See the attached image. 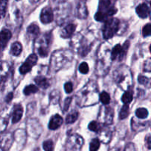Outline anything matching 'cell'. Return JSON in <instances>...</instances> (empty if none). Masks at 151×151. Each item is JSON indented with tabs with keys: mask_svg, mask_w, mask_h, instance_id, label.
Listing matches in <instances>:
<instances>
[{
	"mask_svg": "<svg viewBox=\"0 0 151 151\" xmlns=\"http://www.w3.org/2000/svg\"><path fill=\"white\" fill-rule=\"evenodd\" d=\"M98 102V87L95 81L87 83L78 92V103L80 106H89Z\"/></svg>",
	"mask_w": 151,
	"mask_h": 151,
	"instance_id": "6da1fadb",
	"label": "cell"
},
{
	"mask_svg": "<svg viewBox=\"0 0 151 151\" xmlns=\"http://www.w3.org/2000/svg\"><path fill=\"white\" fill-rule=\"evenodd\" d=\"M111 51L106 44H103L100 47L97 52V60L96 64V74L99 77H103L107 75L111 63Z\"/></svg>",
	"mask_w": 151,
	"mask_h": 151,
	"instance_id": "7a4b0ae2",
	"label": "cell"
},
{
	"mask_svg": "<svg viewBox=\"0 0 151 151\" xmlns=\"http://www.w3.org/2000/svg\"><path fill=\"white\" fill-rule=\"evenodd\" d=\"M73 58V54L69 50H56L52 53L50 63V72H58L67 63L70 62Z\"/></svg>",
	"mask_w": 151,
	"mask_h": 151,
	"instance_id": "3957f363",
	"label": "cell"
},
{
	"mask_svg": "<svg viewBox=\"0 0 151 151\" xmlns=\"http://www.w3.org/2000/svg\"><path fill=\"white\" fill-rule=\"evenodd\" d=\"M113 79L116 85L124 91L131 88L133 77L131 71L128 66L122 65L114 72Z\"/></svg>",
	"mask_w": 151,
	"mask_h": 151,
	"instance_id": "277c9868",
	"label": "cell"
},
{
	"mask_svg": "<svg viewBox=\"0 0 151 151\" xmlns=\"http://www.w3.org/2000/svg\"><path fill=\"white\" fill-rule=\"evenodd\" d=\"M117 0H100L98 11L96 13L94 19L97 22H106L111 16L117 12L115 7Z\"/></svg>",
	"mask_w": 151,
	"mask_h": 151,
	"instance_id": "5b68a950",
	"label": "cell"
},
{
	"mask_svg": "<svg viewBox=\"0 0 151 151\" xmlns=\"http://www.w3.org/2000/svg\"><path fill=\"white\" fill-rule=\"evenodd\" d=\"M51 44V35L44 34L42 36H38L35 39V49L41 57L45 58L48 55L50 46Z\"/></svg>",
	"mask_w": 151,
	"mask_h": 151,
	"instance_id": "8992f818",
	"label": "cell"
},
{
	"mask_svg": "<svg viewBox=\"0 0 151 151\" xmlns=\"http://www.w3.org/2000/svg\"><path fill=\"white\" fill-rule=\"evenodd\" d=\"M120 22L116 18H110L105 22L103 27V38L106 40L111 38L119 29Z\"/></svg>",
	"mask_w": 151,
	"mask_h": 151,
	"instance_id": "52a82bcc",
	"label": "cell"
},
{
	"mask_svg": "<svg viewBox=\"0 0 151 151\" xmlns=\"http://www.w3.org/2000/svg\"><path fill=\"white\" fill-rule=\"evenodd\" d=\"M84 144V140L79 134L69 136L66 143V151H79Z\"/></svg>",
	"mask_w": 151,
	"mask_h": 151,
	"instance_id": "ba28073f",
	"label": "cell"
},
{
	"mask_svg": "<svg viewBox=\"0 0 151 151\" xmlns=\"http://www.w3.org/2000/svg\"><path fill=\"white\" fill-rule=\"evenodd\" d=\"M114 112L112 108L107 106H103L98 114V120L105 125H111L113 122Z\"/></svg>",
	"mask_w": 151,
	"mask_h": 151,
	"instance_id": "9c48e42d",
	"label": "cell"
},
{
	"mask_svg": "<svg viewBox=\"0 0 151 151\" xmlns=\"http://www.w3.org/2000/svg\"><path fill=\"white\" fill-rule=\"evenodd\" d=\"M130 47V41H126L123 45L116 44L111 50V58L112 60H122L125 57L128 52V48Z\"/></svg>",
	"mask_w": 151,
	"mask_h": 151,
	"instance_id": "30bf717a",
	"label": "cell"
},
{
	"mask_svg": "<svg viewBox=\"0 0 151 151\" xmlns=\"http://www.w3.org/2000/svg\"><path fill=\"white\" fill-rule=\"evenodd\" d=\"M37 61H38V57L35 53L31 54L30 55L28 56L27 58L24 61V63L20 66L19 68V72L22 75H25V74L28 73L30 72L32 68L36 64Z\"/></svg>",
	"mask_w": 151,
	"mask_h": 151,
	"instance_id": "8fae6325",
	"label": "cell"
},
{
	"mask_svg": "<svg viewBox=\"0 0 151 151\" xmlns=\"http://www.w3.org/2000/svg\"><path fill=\"white\" fill-rule=\"evenodd\" d=\"M54 19V14L51 7H45L42 9L40 14V20L43 24H50Z\"/></svg>",
	"mask_w": 151,
	"mask_h": 151,
	"instance_id": "7c38bea8",
	"label": "cell"
},
{
	"mask_svg": "<svg viewBox=\"0 0 151 151\" xmlns=\"http://www.w3.org/2000/svg\"><path fill=\"white\" fill-rule=\"evenodd\" d=\"M13 137L10 133L1 134V150L8 151L12 146Z\"/></svg>",
	"mask_w": 151,
	"mask_h": 151,
	"instance_id": "4fadbf2b",
	"label": "cell"
},
{
	"mask_svg": "<svg viewBox=\"0 0 151 151\" xmlns=\"http://www.w3.org/2000/svg\"><path fill=\"white\" fill-rule=\"evenodd\" d=\"M76 25L75 24L69 23L65 25L60 30V36L63 38H69L73 35L75 31Z\"/></svg>",
	"mask_w": 151,
	"mask_h": 151,
	"instance_id": "5bb4252c",
	"label": "cell"
},
{
	"mask_svg": "<svg viewBox=\"0 0 151 151\" xmlns=\"http://www.w3.org/2000/svg\"><path fill=\"white\" fill-rule=\"evenodd\" d=\"M63 122V118L59 114H55L51 117L49 123V128L52 131H55L60 128Z\"/></svg>",
	"mask_w": 151,
	"mask_h": 151,
	"instance_id": "9a60e30c",
	"label": "cell"
},
{
	"mask_svg": "<svg viewBox=\"0 0 151 151\" xmlns=\"http://www.w3.org/2000/svg\"><path fill=\"white\" fill-rule=\"evenodd\" d=\"M23 115V109L20 104L16 105L13 107V112H12V122L13 124L17 123L21 120Z\"/></svg>",
	"mask_w": 151,
	"mask_h": 151,
	"instance_id": "2e32d148",
	"label": "cell"
},
{
	"mask_svg": "<svg viewBox=\"0 0 151 151\" xmlns=\"http://www.w3.org/2000/svg\"><path fill=\"white\" fill-rule=\"evenodd\" d=\"M11 37L12 33L8 29L3 28L1 29V33H0V38H1V47L2 50H4L5 48V47L7 46V43L9 42Z\"/></svg>",
	"mask_w": 151,
	"mask_h": 151,
	"instance_id": "e0dca14e",
	"label": "cell"
},
{
	"mask_svg": "<svg viewBox=\"0 0 151 151\" xmlns=\"http://www.w3.org/2000/svg\"><path fill=\"white\" fill-rule=\"evenodd\" d=\"M112 137V132L109 128H105L101 130L100 132V141L104 144H108L110 142Z\"/></svg>",
	"mask_w": 151,
	"mask_h": 151,
	"instance_id": "ac0fdd59",
	"label": "cell"
},
{
	"mask_svg": "<svg viewBox=\"0 0 151 151\" xmlns=\"http://www.w3.org/2000/svg\"><path fill=\"white\" fill-rule=\"evenodd\" d=\"M136 12H137V15L142 19H146L149 16V13H150L149 7H147L145 3L139 4L136 8Z\"/></svg>",
	"mask_w": 151,
	"mask_h": 151,
	"instance_id": "d6986e66",
	"label": "cell"
},
{
	"mask_svg": "<svg viewBox=\"0 0 151 151\" xmlns=\"http://www.w3.org/2000/svg\"><path fill=\"white\" fill-rule=\"evenodd\" d=\"M147 123L148 122H140L139 119H137L135 117H134L131 119V128L134 131L139 132V131L145 130V128L147 127Z\"/></svg>",
	"mask_w": 151,
	"mask_h": 151,
	"instance_id": "ffe728a7",
	"label": "cell"
},
{
	"mask_svg": "<svg viewBox=\"0 0 151 151\" xmlns=\"http://www.w3.org/2000/svg\"><path fill=\"white\" fill-rule=\"evenodd\" d=\"M77 15L80 19H86L88 16V10L84 1H81L78 3L77 7Z\"/></svg>",
	"mask_w": 151,
	"mask_h": 151,
	"instance_id": "44dd1931",
	"label": "cell"
},
{
	"mask_svg": "<svg viewBox=\"0 0 151 151\" xmlns=\"http://www.w3.org/2000/svg\"><path fill=\"white\" fill-rule=\"evenodd\" d=\"M39 27L35 24H31L27 29V34L29 35V38H32V39H34V38L36 39L39 36Z\"/></svg>",
	"mask_w": 151,
	"mask_h": 151,
	"instance_id": "7402d4cb",
	"label": "cell"
},
{
	"mask_svg": "<svg viewBox=\"0 0 151 151\" xmlns=\"http://www.w3.org/2000/svg\"><path fill=\"white\" fill-rule=\"evenodd\" d=\"M133 99H134V91L132 88H130L125 91L123 95L122 96V102L125 105H128L133 101Z\"/></svg>",
	"mask_w": 151,
	"mask_h": 151,
	"instance_id": "603a6c76",
	"label": "cell"
},
{
	"mask_svg": "<svg viewBox=\"0 0 151 151\" xmlns=\"http://www.w3.org/2000/svg\"><path fill=\"white\" fill-rule=\"evenodd\" d=\"M35 82L38 86L44 88V89H46L50 86V81L43 76H37L35 78Z\"/></svg>",
	"mask_w": 151,
	"mask_h": 151,
	"instance_id": "cb8c5ba5",
	"label": "cell"
},
{
	"mask_svg": "<svg viewBox=\"0 0 151 151\" xmlns=\"http://www.w3.org/2000/svg\"><path fill=\"white\" fill-rule=\"evenodd\" d=\"M22 52V45L21 43L16 41L12 44L10 47V53L14 56H18L21 54Z\"/></svg>",
	"mask_w": 151,
	"mask_h": 151,
	"instance_id": "d4e9b609",
	"label": "cell"
},
{
	"mask_svg": "<svg viewBox=\"0 0 151 151\" xmlns=\"http://www.w3.org/2000/svg\"><path fill=\"white\" fill-rule=\"evenodd\" d=\"M78 116H79V113L78 111H72V112L69 114L66 117V122L67 124H73L78 119Z\"/></svg>",
	"mask_w": 151,
	"mask_h": 151,
	"instance_id": "484cf974",
	"label": "cell"
},
{
	"mask_svg": "<svg viewBox=\"0 0 151 151\" xmlns=\"http://www.w3.org/2000/svg\"><path fill=\"white\" fill-rule=\"evenodd\" d=\"M38 91V88L37 86L33 85V84H30V85L27 86L24 89L23 92L25 95H29L32 94H35Z\"/></svg>",
	"mask_w": 151,
	"mask_h": 151,
	"instance_id": "4316f807",
	"label": "cell"
},
{
	"mask_svg": "<svg viewBox=\"0 0 151 151\" xmlns=\"http://www.w3.org/2000/svg\"><path fill=\"white\" fill-rule=\"evenodd\" d=\"M136 116L139 119H145L148 116V111L145 108H139L136 111Z\"/></svg>",
	"mask_w": 151,
	"mask_h": 151,
	"instance_id": "83f0119b",
	"label": "cell"
},
{
	"mask_svg": "<svg viewBox=\"0 0 151 151\" xmlns=\"http://www.w3.org/2000/svg\"><path fill=\"white\" fill-rule=\"evenodd\" d=\"M130 111H129V106L128 105H125L122 106V109H121L120 111H119V119H126L127 117L129 115Z\"/></svg>",
	"mask_w": 151,
	"mask_h": 151,
	"instance_id": "f1b7e54d",
	"label": "cell"
},
{
	"mask_svg": "<svg viewBox=\"0 0 151 151\" xmlns=\"http://www.w3.org/2000/svg\"><path fill=\"white\" fill-rule=\"evenodd\" d=\"M9 72V66L8 63L6 62H2L1 63V81L3 83L4 78L7 77V73Z\"/></svg>",
	"mask_w": 151,
	"mask_h": 151,
	"instance_id": "f546056e",
	"label": "cell"
},
{
	"mask_svg": "<svg viewBox=\"0 0 151 151\" xmlns=\"http://www.w3.org/2000/svg\"><path fill=\"white\" fill-rule=\"evenodd\" d=\"M100 100L103 105H109L111 102V97L109 93L103 91L100 94Z\"/></svg>",
	"mask_w": 151,
	"mask_h": 151,
	"instance_id": "4dcf8cb0",
	"label": "cell"
},
{
	"mask_svg": "<svg viewBox=\"0 0 151 151\" xmlns=\"http://www.w3.org/2000/svg\"><path fill=\"white\" fill-rule=\"evenodd\" d=\"M100 141L99 139L95 138L93 139L89 145V150L90 151H97L100 148Z\"/></svg>",
	"mask_w": 151,
	"mask_h": 151,
	"instance_id": "1f68e13d",
	"label": "cell"
},
{
	"mask_svg": "<svg viewBox=\"0 0 151 151\" xmlns=\"http://www.w3.org/2000/svg\"><path fill=\"white\" fill-rule=\"evenodd\" d=\"M88 129L94 132H99L100 131V125L96 121H91L88 126Z\"/></svg>",
	"mask_w": 151,
	"mask_h": 151,
	"instance_id": "d6a6232c",
	"label": "cell"
},
{
	"mask_svg": "<svg viewBox=\"0 0 151 151\" xmlns=\"http://www.w3.org/2000/svg\"><path fill=\"white\" fill-rule=\"evenodd\" d=\"M7 4H8V0H1L0 2V10H1V18H4L7 12Z\"/></svg>",
	"mask_w": 151,
	"mask_h": 151,
	"instance_id": "836d02e7",
	"label": "cell"
},
{
	"mask_svg": "<svg viewBox=\"0 0 151 151\" xmlns=\"http://www.w3.org/2000/svg\"><path fill=\"white\" fill-rule=\"evenodd\" d=\"M8 119L9 116L5 114V116H1V132L2 134L4 131V130L6 129L7 126V124H8Z\"/></svg>",
	"mask_w": 151,
	"mask_h": 151,
	"instance_id": "e575fe53",
	"label": "cell"
},
{
	"mask_svg": "<svg viewBox=\"0 0 151 151\" xmlns=\"http://www.w3.org/2000/svg\"><path fill=\"white\" fill-rule=\"evenodd\" d=\"M43 148L45 151H52L53 150V142L51 139L46 140L43 143Z\"/></svg>",
	"mask_w": 151,
	"mask_h": 151,
	"instance_id": "d590c367",
	"label": "cell"
},
{
	"mask_svg": "<svg viewBox=\"0 0 151 151\" xmlns=\"http://www.w3.org/2000/svg\"><path fill=\"white\" fill-rule=\"evenodd\" d=\"M79 71L82 74H87L89 71V68H88V65L86 62H83L80 64L79 66Z\"/></svg>",
	"mask_w": 151,
	"mask_h": 151,
	"instance_id": "8d00e7d4",
	"label": "cell"
},
{
	"mask_svg": "<svg viewBox=\"0 0 151 151\" xmlns=\"http://www.w3.org/2000/svg\"><path fill=\"white\" fill-rule=\"evenodd\" d=\"M142 35L144 37L150 36L151 35V24L145 25L142 28Z\"/></svg>",
	"mask_w": 151,
	"mask_h": 151,
	"instance_id": "74e56055",
	"label": "cell"
},
{
	"mask_svg": "<svg viewBox=\"0 0 151 151\" xmlns=\"http://www.w3.org/2000/svg\"><path fill=\"white\" fill-rule=\"evenodd\" d=\"M138 81L139 83V84L146 86L149 83V79L147 78H146L145 76H144V75H139L138 77Z\"/></svg>",
	"mask_w": 151,
	"mask_h": 151,
	"instance_id": "f35d334b",
	"label": "cell"
},
{
	"mask_svg": "<svg viewBox=\"0 0 151 151\" xmlns=\"http://www.w3.org/2000/svg\"><path fill=\"white\" fill-rule=\"evenodd\" d=\"M145 72H151V58H148L144 63V66H143Z\"/></svg>",
	"mask_w": 151,
	"mask_h": 151,
	"instance_id": "ab89813d",
	"label": "cell"
},
{
	"mask_svg": "<svg viewBox=\"0 0 151 151\" xmlns=\"http://www.w3.org/2000/svg\"><path fill=\"white\" fill-rule=\"evenodd\" d=\"M72 97H67V98L65 100L64 106H63V113L67 111V110L69 108V105H70L71 103H72Z\"/></svg>",
	"mask_w": 151,
	"mask_h": 151,
	"instance_id": "60d3db41",
	"label": "cell"
},
{
	"mask_svg": "<svg viewBox=\"0 0 151 151\" xmlns=\"http://www.w3.org/2000/svg\"><path fill=\"white\" fill-rule=\"evenodd\" d=\"M64 89L67 94L72 92L73 91V85L71 82H67L64 84Z\"/></svg>",
	"mask_w": 151,
	"mask_h": 151,
	"instance_id": "b9f144b4",
	"label": "cell"
},
{
	"mask_svg": "<svg viewBox=\"0 0 151 151\" xmlns=\"http://www.w3.org/2000/svg\"><path fill=\"white\" fill-rule=\"evenodd\" d=\"M145 145L147 147V149L151 150V135L148 134L147 136H146L145 139Z\"/></svg>",
	"mask_w": 151,
	"mask_h": 151,
	"instance_id": "7bdbcfd3",
	"label": "cell"
},
{
	"mask_svg": "<svg viewBox=\"0 0 151 151\" xmlns=\"http://www.w3.org/2000/svg\"><path fill=\"white\" fill-rule=\"evenodd\" d=\"M124 151H137V149H136L135 145L133 143H128Z\"/></svg>",
	"mask_w": 151,
	"mask_h": 151,
	"instance_id": "ee69618b",
	"label": "cell"
},
{
	"mask_svg": "<svg viewBox=\"0 0 151 151\" xmlns=\"http://www.w3.org/2000/svg\"><path fill=\"white\" fill-rule=\"evenodd\" d=\"M13 93H9V94H7V97H6L5 102H7V103H10V102L11 101L12 99H13Z\"/></svg>",
	"mask_w": 151,
	"mask_h": 151,
	"instance_id": "f6af8a7d",
	"label": "cell"
},
{
	"mask_svg": "<svg viewBox=\"0 0 151 151\" xmlns=\"http://www.w3.org/2000/svg\"><path fill=\"white\" fill-rule=\"evenodd\" d=\"M29 1H30L31 3H32V4H33V3H37L38 1H39V0H29Z\"/></svg>",
	"mask_w": 151,
	"mask_h": 151,
	"instance_id": "bcb514c9",
	"label": "cell"
},
{
	"mask_svg": "<svg viewBox=\"0 0 151 151\" xmlns=\"http://www.w3.org/2000/svg\"><path fill=\"white\" fill-rule=\"evenodd\" d=\"M111 151H119V150H117V149H115V150H111Z\"/></svg>",
	"mask_w": 151,
	"mask_h": 151,
	"instance_id": "7dc6e473",
	"label": "cell"
},
{
	"mask_svg": "<svg viewBox=\"0 0 151 151\" xmlns=\"http://www.w3.org/2000/svg\"><path fill=\"white\" fill-rule=\"evenodd\" d=\"M150 52H151V44H150Z\"/></svg>",
	"mask_w": 151,
	"mask_h": 151,
	"instance_id": "c3c4849f",
	"label": "cell"
},
{
	"mask_svg": "<svg viewBox=\"0 0 151 151\" xmlns=\"http://www.w3.org/2000/svg\"><path fill=\"white\" fill-rule=\"evenodd\" d=\"M150 6H151V1H150Z\"/></svg>",
	"mask_w": 151,
	"mask_h": 151,
	"instance_id": "681fc988",
	"label": "cell"
},
{
	"mask_svg": "<svg viewBox=\"0 0 151 151\" xmlns=\"http://www.w3.org/2000/svg\"><path fill=\"white\" fill-rule=\"evenodd\" d=\"M150 126H151V123H150Z\"/></svg>",
	"mask_w": 151,
	"mask_h": 151,
	"instance_id": "f907efd6",
	"label": "cell"
},
{
	"mask_svg": "<svg viewBox=\"0 0 151 151\" xmlns=\"http://www.w3.org/2000/svg\"><path fill=\"white\" fill-rule=\"evenodd\" d=\"M17 1H18V0H17Z\"/></svg>",
	"mask_w": 151,
	"mask_h": 151,
	"instance_id": "816d5d0a",
	"label": "cell"
}]
</instances>
